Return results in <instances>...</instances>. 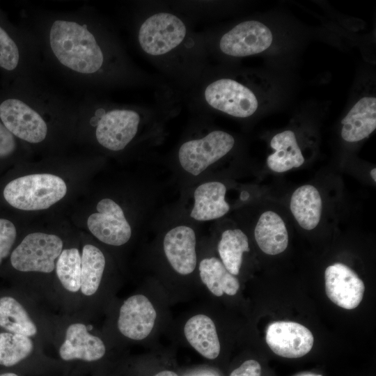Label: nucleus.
Wrapping results in <instances>:
<instances>
[{"mask_svg":"<svg viewBox=\"0 0 376 376\" xmlns=\"http://www.w3.org/2000/svg\"><path fill=\"white\" fill-rule=\"evenodd\" d=\"M135 36L143 54L180 87L190 88L207 69L203 34L175 8L148 4L136 19Z\"/></svg>","mask_w":376,"mask_h":376,"instance_id":"nucleus-1","label":"nucleus"},{"mask_svg":"<svg viewBox=\"0 0 376 376\" xmlns=\"http://www.w3.org/2000/svg\"><path fill=\"white\" fill-rule=\"evenodd\" d=\"M52 53L65 68L108 85L151 84L154 79L130 61L111 30L58 19L49 28Z\"/></svg>","mask_w":376,"mask_h":376,"instance_id":"nucleus-2","label":"nucleus"},{"mask_svg":"<svg viewBox=\"0 0 376 376\" xmlns=\"http://www.w3.org/2000/svg\"><path fill=\"white\" fill-rule=\"evenodd\" d=\"M171 97L155 107L111 103L97 106L90 124L95 128L97 143L110 151L118 152L126 148L143 130L156 132L164 118L178 109L174 103L176 98Z\"/></svg>","mask_w":376,"mask_h":376,"instance_id":"nucleus-3","label":"nucleus"},{"mask_svg":"<svg viewBox=\"0 0 376 376\" xmlns=\"http://www.w3.org/2000/svg\"><path fill=\"white\" fill-rule=\"evenodd\" d=\"M190 103L203 112L214 111L246 118L258 108L257 96L240 80L216 76L207 68L190 88Z\"/></svg>","mask_w":376,"mask_h":376,"instance_id":"nucleus-4","label":"nucleus"},{"mask_svg":"<svg viewBox=\"0 0 376 376\" xmlns=\"http://www.w3.org/2000/svg\"><path fill=\"white\" fill-rule=\"evenodd\" d=\"M67 192L64 180L48 173L32 174L17 178L3 189L5 200L22 210H45L62 199Z\"/></svg>","mask_w":376,"mask_h":376,"instance_id":"nucleus-5","label":"nucleus"},{"mask_svg":"<svg viewBox=\"0 0 376 376\" xmlns=\"http://www.w3.org/2000/svg\"><path fill=\"white\" fill-rule=\"evenodd\" d=\"M235 139L229 133L214 130L201 136L189 137L179 146L177 158L181 168L197 176L226 155L235 146Z\"/></svg>","mask_w":376,"mask_h":376,"instance_id":"nucleus-6","label":"nucleus"},{"mask_svg":"<svg viewBox=\"0 0 376 376\" xmlns=\"http://www.w3.org/2000/svg\"><path fill=\"white\" fill-rule=\"evenodd\" d=\"M272 40V33L265 24L246 20L224 33L216 42H205L208 54L217 49L225 56L241 58L265 51Z\"/></svg>","mask_w":376,"mask_h":376,"instance_id":"nucleus-7","label":"nucleus"},{"mask_svg":"<svg viewBox=\"0 0 376 376\" xmlns=\"http://www.w3.org/2000/svg\"><path fill=\"white\" fill-rule=\"evenodd\" d=\"M63 251V241L55 235L40 232L27 235L10 255L12 267L23 272L51 273Z\"/></svg>","mask_w":376,"mask_h":376,"instance_id":"nucleus-8","label":"nucleus"},{"mask_svg":"<svg viewBox=\"0 0 376 376\" xmlns=\"http://www.w3.org/2000/svg\"><path fill=\"white\" fill-rule=\"evenodd\" d=\"M37 109L20 99L8 98L0 104V119L13 135L29 143H40L48 128Z\"/></svg>","mask_w":376,"mask_h":376,"instance_id":"nucleus-9","label":"nucleus"},{"mask_svg":"<svg viewBox=\"0 0 376 376\" xmlns=\"http://www.w3.org/2000/svg\"><path fill=\"white\" fill-rule=\"evenodd\" d=\"M97 210L87 221L91 233L107 244L121 246L127 243L132 236V228L122 207L111 198H103L98 202Z\"/></svg>","mask_w":376,"mask_h":376,"instance_id":"nucleus-10","label":"nucleus"},{"mask_svg":"<svg viewBox=\"0 0 376 376\" xmlns=\"http://www.w3.org/2000/svg\"><path fill=\"white\" fill-rule=\"evenodd\" d=\"M265 340L276 354L285 358H299L313 347L314 338L304 325L291 321H276L269 324Z\"/></svg>","mask_w":376,"mask_h":376,"instance_id":"nucleus-11","label":"nucleus"},{"mask_svg":"<svg viewBox=\"0 0 376 376\" xmlns=\"http://www.w3.org/2000/svg\"><path fill=\"white\" fill-rule=\"evenodd\" d=\"M325 291L337 306L351 310L361 303L365 290L363 281L347 265L336 263L324 272Z\"/></svg>","mask_w":376,"mask_h":376,"instance_id":"nucleus-12","label":"nucleus"},{"mask_svg":"<svg viewBox=\"0 0 376 376\" xmlns=\"http://www.w3.org/2000/svg\"><path fill=\"white\" fill-rule=\"evenodd\" d=\"M156 317V311L150 301L143 295H135L122 304L118 328L128 338L142 340L152 331Z\"/></svg>","mask_w":376,"mask_h":376,"instance_id":"nucleus-13","label":"nucleus"},{"mask_svg":"<svg viewBox=\"0 0 376 376\" xmlns=\"http://www.w3.org/2000/svg\"><path fill=\"white\" fill-rule=\"evenodd\" d=\"M196 237L194 230L187 225H178L164 235L163 249L172 268L181 275L194 272L197 263Z\"/></svg>","mask_w":376,"mask_h":376,"instance_id":"nucleus-14","label":"nucleus"},{"mask_svg":"<svg viewBox=\"0 0 376 376\" xmlns=\"http://www.w3.org/2000/svg\"><path fill=\"white\" fill-rule=\"evenodd\" d=\"M105 352L103 341L91 334L87 327L80 322L68 326L65 340L58 350L60 357L64 361L81 360L88 362L100 359Z\"/></svg>","mask_w":376,"mask_h":376,"instance_id":"nucleus-15","label":"nucleus"},{"mask_svg":"<svg viewBox=\"0 0 376 376\" xmlns=\"http://www.w3.org/2000/svg\"><path fill=\"white\" fill-rule=\"evenodd\" d=\"M226 186L219 181L205 182L194 191V205L190 217L196 221H207L224 216L230 210L225 200Z\"/></svg>","mask_w":376,"mask_h":376,"instance_id":"nucleus-16","label":"nucleus"},{"mask_svg":"<svg viewBox=\"0 0 376 376\" xmlns=\"http://www.w3.org/2000/svg\"><path fill=\"white\" fill-rule=\"evenodd\" d=\"M342 138L357 142L368 137L376 128V98L360 99L342 120Z\"/></svg>","mask_w":376,"mask_h":376,"instance_id":"nucleus-17","label":"nucleus"},{"mask_svg":"<svg viewBox=\"0 0 376 376\" xmlns=\"http://www.w3.org/2000/svg\"><path fill=\"white\" fill-rule=\"evenodd\" d=\"M254 237L259 248L268 255L282 253L288 244L285 223L273 211H266L260 215L255 227Z\"/></svg>","mask_w":376,"mask_h":376,"instance_id":"nucleus-18","label":"nucleus"},{"mask_svg":"<svg viewBox=\"0 0 376 376\" xmlns=\"http://www.w3.org/2000/svg\"><path fill=\"white\" fill-rule=\"evenodd\" d=\"M184 334L189 344L208 359H216L220 352V343L216 327L210 318L196 315L186 322Z\"/></svg>","mask_w":376,"mask_h":376,"instance_id":"nucleus-19","label":"nucleus"},{"mask_svg":"<svg viewBox=\"0 0 376 376\" xmlns=\"http://www.w3.org/2000/svg\"><path fill=\"white\" fill-rule=\"evenodd\" d=\"M290 208L299 225L305 230H311L320 222L322 210V198L314 186L303 185L292 194Z\"/></svg>","mask_w":376,"mask_h":376,"instance_id":"nucleus-20","label":"nucleus"},{"mask_svg":"<svg viewBox=\"0 0 376 376\" xmlns=\"http://www.w3.org/2000/svg\"><path fill=\"white\" fill-rule=\"evenodd\" d=\"M270 146L275 150L267 159V164L272 171L282 173L304 164V157L292 131L285 130L276 134Z\"/></svg>","mask_w":376,"mask_h":376,"instance_id":"nucleus-21","label":"nucleus"},{"mask_svg":"<svg viewBox=\"0 0 376 376\" xmlns=\"http://www.w3.org/2000/svg\"><path fill=\"white\" fill-rule=\"evenodd\" d=\"M199 274L202 282L215 296L224 294L235 295L239 288L238 279L215 257L205 258L199 264Z\"/></svg>","mask_w":376,"mask_h":376,"instance_id":"nucleus-22","label":"nucleus"},{"mask_svg":"<svg viewBox=\"0 0 376 376\" xmlns=\"http://www.w3.org/2000/svg\"><path fill=\"white\" fill-rule=\"evenodd\" d=\"M0 327L8 332L28 337L35 336L37 327L22 304L11 296L0 297Z\"/></svg>","mask_w":376,"mask_h":376,"instance_id":"nucleus-23","label":"nucleus"},{"mask_svg":"<svg viewBox=\"0 0 376 376\" xmlns=\"http://www.w3.org/2000/svg\"><path fill=\"white\" fill-rule=\"evenodd\" d=\"M217 250L225 267L236 276L240 273L243 253L250 250L248 237L240 229L226 230L221 234Z\"/></svg>","mask_w":376,"mask_h":376,"instance_id":"nucleus-24","label":"nucleus"},{"mask_svg":"<svg viewBox=\"0 0 376 376\" xmlns=\"http://www.w3.org/2000/svg\"><path fill=\"white\" fill-rule=\"evenodd\" d=\"M105 258L100 249L92 244L83 247L81 256V288L85 296L94 295L99 288L105 267Z\"/></svg>","mask_w":376,"mask_h":376,"instance_id":"nucleus-25","label":"nucleus"},{"mask_svg":"<svg viewBox=\"0 0 376 376\" xmlns=\"http://www.w3.org/2000/svg\"><path fill=\"white\" fill-rule=\"evenodd\" d=\"M33 350L30 337L8 331L0 333V366H14L27 358Z\"/></svg>","mask_w":376,"mask_h":376,"instance_id":"nucleus-26","label":"nucleus"},{"mask_svg":"<svg viewBox=\"0 0 376 376\" xmlns=\"http://www.w3.org/2000/svg\"><path fill=\"white\" fill-rule=\"evenodd\" d=\"M56 273L63 287L70 292L81 288V255L76 248L65 249L56 263Z\"/></svg>","mask_w":376,"mask_h":376,"instance_id":"nucleus-27","label":"nucleus"},{"mask_svg":"<svg viewBox=\"0 0 376 376\" xmlns=\"http://www.w3.org/2000/svg\"><path fill=\"white\" fill-rule=\"evenodd\" d=\"M19 62V51L15 42L0 26V67L15 70Z\"/></svg>","mask_w":376,"mask_h":376,"instance_id":"nucleus-28","label":"nucleus"},{"mask_svg":"<svg viewBox=\"0 0 376 376\" xmlns=\"http://www.w3.org/2000/svg\"><path fill=\"white\" fill-rule=\"evenodd\" d=\"M16 234V228L10 221L0 219V265L9 256Z\"/></svg>","mask_w":376,"mask_h":376,"instance_id":"nucleus-29","label":"nucleus"},{"mask_svg":"<svg viewBox=\"0 0 376 376\" xmlns=\"http://www.w3.org/2000/svg\"><path fill=\"white\" fill-rule=\"evenodd\" d=\"M16 143L13 135L0 122V157H7L15 150Z\"/></svg>","mask_w":376,"mask_h":376,"instance_id":"nucleus-30","label":"nucleus"},{"mask_svg":"<svg viewBox=\"0 0 376 376\" xmlns=\"http://www.w3.org/2000/svg\"><path fill=\"white\" fill-rule=\"evenodd\" d=\"M230 376H261V366L255 360H247L235 369Z\"/></svg>","mask_w":376,"mask_h":376,"instance_id":"nucleus-31","label":"nucleus"},{"mask_svg":"<svg viewBox=\"0 0 376 376\" xmlns=\"http://www.w3.org/2000/svg\"><path fill=\"white\" fill-rule=\"evenodd\" d=\"M155 376H178L175 373L171 370H163L158 373Z\"/></svg>","mask_w":376,"mask_h":376,"instance_id":"nucleus-32","label":"nucleus"},{"mask_svg":"<svg viewBox=\"0 0 376 376\" xmlns=\"http://www.w3.org/2000/svg\"><path fill=\"white\" fill-rule=\"evenodd\" d=\"M295 376H322V375H316L311 373H301Z\"/></svg>","mask_w":376,"mask_h":376,"instance_id":"nucleus-33","label":"nucleus"},{"mask_svg":"<svg viewBox=\"0 0 376 376\" xmlns=\"http://www.w3.org/2000/svg\"><path fill=\"white\" fill-rule=\"evenodd\" d=\"M370 175L374 181H376V169L374 168L370 171Z\"/></svg>","mask_w":376,"mask_h":376,"instance_id":"nucleus-34","label":"nucleus"},{"mask_svg":"<svg viewBox=\"0 0 376 376\" xmlns=\"http://www.w3.org/2000/svg\"><path fill=\"white\" fill-rule=\"evenodd\" d=\"M0 376H19L18 375H17L16 373H1L0 374Z\"/></svg>","mask_w":376,"mask_h":376,"instance_id":"nucleus-35","label":"nucleus"}]
</instances>
